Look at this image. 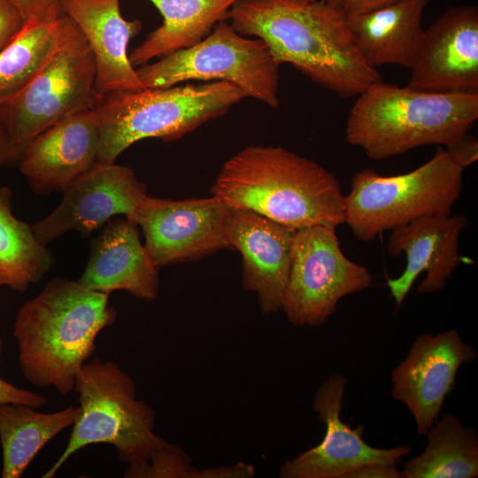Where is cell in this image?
Wrapping results in <instances>:
<instances>
[{
    "instance_id": "obj_1",
    "label": "cell",
    "mask_w": 478,
    "mask_h": 478,
    "mask_svg": "<svg viewBox=\"0 0 478 478\" xmlns=\"http://www.w3.org/2000/svg\"><path fill=\"white\" fill-rule=\"evenodd\" d=\"M228 19L238 34L261 39L279 66L292 65L339 96H358L382 81L359 51L337 4L238 0Z\"/></svg>"
},
{
    "instance_id": "obj_2",
    "label": "cell",
    "mask_w": 478,
    "mask_h": 478,
    "mask_svg": "<svg viewBox=\"0 0 478 478\" xmlns=\"http://www.w3.org/2000/svg\"><path fill=\"white\" fill-rule=\"evenodd\" d=\"M226 205L258 212L293 230L344 223L338 179L285 148L251 145L227 159L212 188Z\"/></svg>"
},
{
    "instance_id": "obj_3",
    "label": "cell",
    "mask_w": 478,
    "mask_h": 478,
    "mask_svg": "<svg viewBox=\"0 0 478 478\" xmlns=\"http://www.w3.org/2000/svg\"><path fill=\"white\" fill-rule=\"evenodd\" d=\"M117 311L109 294L57 277L19 309L12 335L23 376L36 387L66 395L96 350L97 335L113 325Z\"/></svg>"
},
{
    "instance_id": "obj_4",
    "label": "cell",
    "mask_w": 478,
    "mask_h": 478,
    "mask_svg": "<svg viewBox=\"0 0 478 478\" xmlns=\"http://www.w3.org/2000/svg\"><path fill=\"white\" fill-rule=\"evenodd\" d=\"M478 119V94L423 92L376 81L358 96L345 126L346 141L373 160L421 146H448Z\"/></svg>"
},
{
    "instance_id": "obj_5",
    "label": "cell",
    "mask_w": 478,
    "mask_h": 478,
    "mask_svg": "<svg viewBox=\"0 0 478 478\" xmlns=\"http://www.w3.org/2000/svg\"><path fill=\"white\" fill-rule=\"evenodd\" d=\"M244 97L239 88L225 81L95 97L92 110L100 130L97 161L115 163L125 150L143 139H180L224 115Z\"/></svg>"
},
{
    "instance_id": "obj_6",
    "label": "cell",
    "mask_w": 478,
    "mask_h": 478,
    "mask_svg": "<svg viewBox=\"0 0 478 478\" xmlns=\"http://www.w3.org/2000/svg\"><path fill=\"white\" fill-rule=\"evenodd\" d=\"M74 389L81 414L64 451L42 478H53L72 455L91 444H111L121 461L133 464L147 462L167 443L153 431L154 409L136 398L133 379L115 362L94 358L83 364Z\"/></svg>"
},
{
    "instance_id": "obj_7",
    "label": "cell",
    "mask_w": 478,
    "mask_h": 478,
    "mask_svg": "<svg viewBox=\"0 0 478 478\" xmlns=\"http://www.w3.org/2000/svg\"><path fill=\"white\" fill-rule=\"evenodd\" d=\"M462 172L442 146L406 173L383 176L361 170L344 196V223L356 238L368 243L418 218L451 213L462 192Z\"/></svg>"
},
{
    "instance_id": "obj_8",
    "label": "cell",
    "mask_w": 478,
    "mask_h": 478,
    "mask_svg": "<svg viewBox=\"0 0 478 478\" xmlns=\"http://www.w3.org/2000/svg\"><path fill=\"white\" fill-rule=\"evenodd\" d=\"M279 66L261 39L246 38L223 20L197 44L138 66L136 73L145 89L225 81L245 96L277 109Z\"/></svg>"
},
{
    "instance_id": "obj_9",
    "label": "cell",
    "mask_w": 478,
    "mask_h": 478,
    "mask_svg": "<svg viewBox=\"0 0 478 478\" xmlns=\"http://www.w3.org/2000/svg\"><path fill=\"white\" fill-rule=\"evenodd\" d=\"M95 77L93 53L75 24L30 82L0 105V117L19 155L44 130L92 107Z\"/></svg>"
},
{
    "instance_id": "obj_10",
    "label": "cell",
    "mask_w": 478,
    "mask_h": 478,
    "mask_svg": "<svg viewBox=\"0 0 478 478\" xmlns=\"http://www.w3.org/2000/svg\"><path fill=\"white\" fill-rule=\"evenodd\" d=\"M335 227L313 226L293 235L281 311L298 327H320L344 297L370 288V271L343 252Z\"/></svg>"
},
{
    "instance_id": "obj_11",
    "label": "cell",
    "mask_w": 478,
    "mask_h": 478,
    "mask_svg": "<svg viewBox=\"0 0 478 478\" xmlns=\"http://www.w3.org/2000/svg\"><path fill=\"white\" fill-rule=\"evenodd\" d=\"M229 207L220 198L171 200L146 196L130 219L141 227L157 266L200 259L228 247Z\"/></svg>"
},
{
    "instance_id": "obj_12",
    "label": "cell",
    "mask_w": 478,
    "mask_h": 478,
    "mask_svg": "<svg viewBox=\"0 0 478 478\" xmlns=\"http://www.w3.org/2000/svg\"><path fill=\"white\" fill-rule=\"evenodd\" d=\"M63 193L58 207L32 225L45 245L72 230L89 235L117 215L131 219L147 196V186L129 166L96 161Z\"/></svg>"
},
{
    "instance_id": "obj_13",
    "label": "cell",
    "mask_w": 478,
    "mask_h": 478,
    "mask_svg": "<svg viewBox=\"0 0 478 478\" xmlns=\"http://www.w3.org/2000/svg\"><path fill=\"white\" fill-rule=\"evenodd\" d=\"M348 380L342 374L329 375L315 393L312 408L326 425L323 440L281 465V478H343L350 471L372 463L397 464L412 448L405 443L392 448L367 444L359 425L351 428L343 422L341 412Z\"/></svg>"
},
{
    "instance_id": "obj_14",
    "label": "cell",
    "mask_w": 478,
    "mask_h": 478,
    "mask_svg": "<svg viewBox=\"0 0 478 478\" xmlns=\"http://www.w3.org/2000/svg\"><path fill=\"white\" fill-rule=\"evenodd\" d=\"M475 357V350L456 329L426 333L412 342L405 358L392 370L390 382L392 397L406 405L419 435L425 436L437 420L459 367Z\"/></svg>"
},
{
    "instance_id": "obj_15",
    "label": "cell",
    "mask_w": 478,
    "mask_h": 478,
    "mask_svg": "<svg viewBox=\"0 0 478 478\" xmlns=\"http://www.w3.org/2000/svg\"><path fill=\"white\" fill-rule=\"evenodd\" d=\"M408 87L430 93L478 94V8L447 9L423 31Z\"/></svg>"
},
{
    "instance_id": "obj_16",
    "label": "cell",
    "mask_w": 478,
    "mask_h": 478,
    "mask_svg": "<svg viewBox=\"0 0 478 478\" xmlns=\"http://www.w3.org/2000/svg\"><path fill=\"white\" fill-rule=\"evenodd\" d=\"M468 224L466 215L443 213L423 216L390 230L388 254L406 257L404 272L387 281L397 309L421 273L426 275L418 286L420 294L438 292L445 287L461 263L459 241Z\"/></svg>"
},
{
    "instance_id": "obj_17",
    "label": "cell",
    "mask_w": 478,
    "mask_h": 478,
    "mask_svg": "<svg viewBox=\"0 0 478 478\" xmlns=\"http://www.w3.org/2000/svg\"><path fill=\"white\" fill-rule=\"evenodd\" d=\"M295 231L251 210L229 207L228 247L241 252L243 287L257 294L263 313L281 311Z\"/></svg>"
},
{
    "instance_id": "obj_18",
    "label": "cell",
    "mask_w": 478,
    "mask_h": 478,
    "mask_svg": "<svg viewBox=\"0 0 478 478\" xmlns=\"http://www.w3.org/2000/svg\"><path fill=\"white\" fill-rule=\"evenodd\" d=\"M100 130L91 108L44 130L23 148L19 170L38 194L64 191L97 161Z\"/></svg>"
},
{
    "instance_id": "obj_19",
    "label": "cell",
    "mask_w": 478,
    "mask_h": 478,
    "mask_svg": "<svg viewBox=\"0 0 478 478\" xmlns=\"http://www.w3.org/2000/svg\"><path fill=\"white\" fill-rule=\"evenodd\" d=\"M65 15L80 28L96 64L95 97L144 89L127 46L142 23L123 18L120 0H62Z\"/></svg>"
},
{
    "instance_id": "obj_20",
    "label": "cell",
    "mask_w": 478,
    "mask_h": 478,
    "mask_svg": "<svg viewBox=\"0 0 478 478\" xmlns=\"http://www.w3.org/2000/svg\"><path fill=\"white\" fill-rule=\"evenodd\" d=\"M158 266L139 235L137 224L125 217L111 219L93 240L89 261L77 281L105 294L125 290L146 301L158 292Z\"/></svg>"
},
{
    "instance_id": "obj_21",
    "label": "cell",
    "mask_w": 478,
    "mask_h": 478,
    "mask_svg": "<svg viewBox=\"0 0 478 478\" xmlns=\"http://www.w3.org/2000/svg\"><path fill=\"white\" fill-rule=\"evenodd\" d=\"M428 0H398L379 9L346 17L364 58L374 68L398 65L410 68L423 29Z\"/></svg>"
},
{
    "instance_id": "obj_22",
    "label": "cell",
    "mask_w": 478,
    "mask_h": 478,
    "mask_svg": "<svg viewBox=\"0 0 478 478\" xmlns=\"http://www.w3.org/2000/svg\"><path fill=\"white\" fill-rule=\"evenodd\" d=\"M163 17V23L129 54L134 67L153 58L192 47L206 37L216 24L228 19L238 0H148Z\"/></svg>"
},
{
    "instance_id": "obj_23",
    "label": "cell",
    "mask_w": 478,
    "mask_h": 478,
    "mask_svg": "<svg viewBox=\"0 0 478 478\" xmlns=\"http://www.w3.org/2000/svg\"><path fill=\"white\" fill-rule=\"evenodd\" d=\"M80 414V406L44 413L23 404H0L2 477L19 478L39 451Z\"/></svg>"
},
{
    "instance_id": "obj_24",
    "label": "cell",
    "mask_w": 478,
    "mask_h": 478,
    "mask_svg": "<svg viewBox=\"0 0 478 478\" xmlns=\"http://www.w3.org/2000/svg\"><path fill=\"white\" fill-rule=\"evenodd\" d=\"M75 27L66 15L54 21L27 19L0 50V105L20 92Z\"/></svg>"
},
{
    "instance_id": "obj_25",
    "label": "cell",
    "mask_w": 478,
    "mask_h": 478,
    "mask_svg": "<svg viewBox=\"0 0 478 478\" xmlns=\"http://www.w3.org/2000/svg\"><path fill=\"white\" fill-rule=\"evenodd\" d=\"M428 444L405 462L404 478H474L478 475V437L450 412L426 433Z\"/></svg>"
},
{
    "instance_id": "obj_26",
    "label": "cell",
    "mask_w": 478,
    "mask_h": 478,
    "mask_svg": "<svg viewBox=\"0 0 478 478\" xmlns=\"http://www.w3.org/2000/svg\"><path fill=\"white\" fill-rule=\"evenodd\" d=\"M53 258L32 226L17 219L12 190L0 187V287L24 292L50 270Z\"/></svg>"
},
{
    "instance_id": "obj_27",
    "label": "cell",
    "mask_w": 478,
    "mask_h": 478,
    "mask_svg": "<svg viewBox=\"0 0 478 478\" xmlns=\"http://www.w3.org/2000/svg\"><path fill=\"white\" fill-rule=\"evenodd\" d=\"M126 478H216V469H197L178 445L166 443L147 462L129 464Z\"/></svg>"
},
{
    "instance_id": "obj_28",
    "label": "cell",
    "mask_w": 478,
    "mask_h": 478,
    "mask_svg": "<svg viewBox=\"0 0 478 478\" xmlns=\"http://www.w3.org/2000/svg\"><path fill=\"white\" fill-rule=\"evenodd\" d=\"M21 13L25 22L30 19L54 21L65 15L62 0H9Z\"/></svg>"
},
{
    "instance_id": "obj_29",
    "label": "cell",
    "mask_w": 478,
    "mask_h": 478,
    "mask_svg": "<svg viewBox=\"0 0 478 478\" xmlns=\"http://www.w3.org/2000/svg\"><path fill=\"white\" fill-rule=\"evenodd\" d=\"M24 24L17 7L9 0H0V50L14 39Z\"/></svg>"
},
{
    "instance_id": "obj_30",
    "label": "cell",
    "mask_w": 478,
    "mask_h": 478,
    "mask_svg": "<svg viewBox=\"0 0 478 478\" xmlns=\"http://www.w3.org/2000/svg\"><path fill=\"white\" fill-rule=\"evenodd\" d=\"M445 150L454 164L462 170L478 159L477 138L468 132L446 146Z\"/></svg>"
},
{
    "instance_id": "obj_31",
    "label": "cell",
    "mask_w": 478,
    "mask_h": 478,
    "mask_svg": "<svg viewBox=\"0 0 478 478\" xmlns=\"http://www.w3.org/2000/svg\"><path fill=\"white\" fill-rule=\"evenodd\" d=\"M23 404L35 408L43 406L47 399L42 395L19 389L0 378V404Z\"/></svg>"
},
{
    "instance_id": "obj_32",
    "label": "cell",
    "mask_w": 478,
    "mask_h": 478,
    "mask_svg": "<svg viewBox=\"0 0 478 478\" xmlns=\"http://www.w3.org/2000/svg\"><path fill=\"white\" fill-rule=\"evenodd\" d=\"M397 466L389 463L366 464L350 471L343 478H404Z\"/></svg>"
},
{
    "instance_id": "obj_33",
    "label": "cell",
    "mask_w": 478,
    "mask_h": 478,
    "mask_svg": "<svg viewBox=\"0 0 478 478\" xmlns=\"http://www.w3.org/2000/svg\"><path fill=\"white\" fill-rule=\"evenodd\" d=\"M398 0H338L346 17L371 12Z\"/></svg>"
},
{
    "instance_id": "obj_34",
    "label": "cell",
    "mask_w": 478,
    "mask_h": 478,
    "mask_svg": "<svg viewBox=\"0 0 478 478\" xmlns=\"http://www.w3.org/2000/svg\"><path fill=\"white\" fill-rule=\"evenodd\" d=\"M19 153L12 143L0 117V169L8 162L19 158Z\"/></svg>"
},
{
    "instance_id": "obj_35",
    "label": "cell",
    "mask_w": 478,
    "mask_h": 478,
    "mask_svg": "<svg viewBox=\"0 0 478 478\" xmlns=\"http://www.w3.org/2000/svg\"><path fill=\"white\" fill-rule=\"evenodd\" d=\"M296 1H299V2H313V1H317V0H296ZM321 1L331 2V3H335V4H338V0H321Z\"/></svg>"
}]
</instances>
